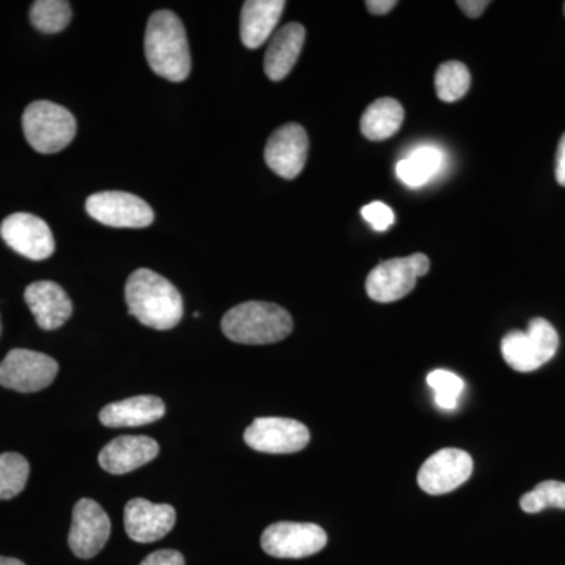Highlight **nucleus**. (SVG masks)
Masks as SVG:
<instances>
[{
	"label": "nucleus",
	"mask_w": 565,
	"mask_h": 565,
	"mask_svg": "<svg viewBox=\"0 0 565 565\" xmlns=\"http://www.w3.org/2000/svg\"><path fill=\"white\" fill-rule=\"evenodd\" d=\"M129 315L154 330H170L181 322L184 305L173 282L150 269L131 274L125 288Z\"/></svg>",
	"instance_id": "nucleus-1"
},
{
	"label": "nucleus",
	"mask_w": 565,
	"mask_h": 565,
	"mask_svg": "<svg viewBox=\"0 0 565 565\" xmlns=\"http://www.w3.org/2000/svg\"><path fill=\"white\" fill-rule=\"evenodd\" d=\"M145 55L150 68L163 79H188L192 68L188 33L173 11L159 10L151 14L145 32Z\"/></svg>",
	"instance_id": "nucleus-2"
},
{
	"label": "nucleus",
	"mask_w": 565,
	"mask_h": 565,
	"mask_svg": "<svg viewBox=\"0 0 565 565\" xmlns=\"http://www.w3.org/2000/svg\"><path fill=\"white\" fill-rule=\"evenodd\" d=\"M292 318L285 308L267 302H245L232 308L222 319L228 340L239 344L278 343L292 332Z\"/></svg>",
	"instance_id": "nucleus-3"
},
{
	"label": "nucleus",
	"mask_w": 565,
	"mask_h": 565,
	"mask_svg": "<svg viewBox=\"0 0 565 565\" xmlns=\"http://www.w3.org/2000/svg\"><path fill=\"white\" fill-rule=\"evenodd\" d=\"M22 129L33 150L54 154L65 150L74 140L77 122L65 107L51 102H35L29 104L22 115Z\"/></svg>",
	"instance_id": "nucleus-4"
},
{
	"label": "nucleus",
	"mask_w": 565,
	"mask_h": 565,
	"mask_svg": "<svg viewBox=\"0 0 565 565\" xmlns=\"http://www.w3.org/2000/svg\"><path fill=\"white\" fill-rule=\"evenodd\" d=\"M559 348V334L544 318L531 319L526 332L512 330L501 341V353L512 370L533 373L548 363Z\"/></svg>",
	"instance_id": "nucleus-5"
},
{
	"label": "nucleus",
	"mask_w": 565,
	"mask_h": 565,
	"mask_svg": "<svg viewBox=\"0 0 565 565\" xmlns=\"http://www.w3.org/2000/svg\"><path fill=\"white\" fill-rule=\"evenodd\" d=\"M430 262L423 253L379 264L366 278V292L379 303L396 302L414 291L419 277L427 275Z\"/></svg>",
	"instance_id": "nucleus-6"
},
{
	"label": "nucleus",
	"mask_w": 565,
	"mask_h": 565,
	"mask_svg": "<svg viewBox=\"0 0 565 565\" xmlns=\"http://www.w3.org/2000/svg\"><path fill=\"white\" fill-rule=\"evenodd\" d=\"M58 364L46 353L13 349L0 363V385L20 393L47 388L57 377Z\"/></svg>",
	"instance_id": "nucleus-7"
},
{
	"label": "nucleus",
	"mask_w": 565,
	"mask_h": 565,
	"mask_svg": "<svg viewBox=\"0 0 565 565\" xmlns=\"http://www.w3.org/2000/svg\"><path fill=\"white\" fill-rule=\"evenodd\" d=\"M327 542L326 531L315 523L278 522L267 526L262 535L264 552L280 559L313 556L326 548Z\"/></svg>",
	"instance_id": "nucleus-8"
},
{
	"label": "nucleus",
	"mask_w": 565,
	"mask_h": 565,
	"mask_svg": "<svg viewBox=\"0 0 565 565\" xmlns=\"http://www.w3.org/2000/svg\"><path fill=\"white\" fill-rule=\"evenodd\" d=\"M85 210L96 222L114 228H147L154 222L150 204L128 192L93 193Z\"/></svg>",
	"instance_id": "nucleus-9"
},
{
	"label": "nucleus",
	"mask_w": 565,
	"mask_h": 565,
	"mask_svg": "<svg viewBox=\"0 0 565 565\" xmlns=\"http://www.w3.org/2000/svg\"><path fill=\"white\" fill-rule=\"evenodd\" d=\"M245 444L266 455H292L310 444V430L289 418H256L244 434Z\"/></svg>",
	"instance_id": "nucleus-10"
},
{
	"label": "nucleus",
	"mask_w": 565,
	"mask_h": 565,
	"mask_svg": "<svg viewBox=\"0 0 565 565\" xmlns=\"http://www.w3.org/2000/svg\"><path fill=\"white\" fill-rule=\"evenodd\" d=\"M110 530L109 515L102 505L90 498H82L73 509L68 535L71 552L81 559H92L106 546Z\"/></svg>",
	"instance_id": "nucleus-11"
},
{
	"label": "nucleus",
	"mask_w": 565,
	"mask_h": 565,
	"mask_svg": "<svg viewBox=\"0 0 565 565\" xmlns=\"http://www.w3.org/2000/svg\"><path fill=\"white\" fill-rule=\"evenodd\" d=\"M0 236L10 248L33 262H43L55 252L50 225L29 212L9 215L0 225Z\"/></svg>",
	"instance_id": "nucleus-12"
},
{
	"label": "nucleus",
	"mask_w": 565,
	"mask_h": 565,
	"mask_svg": "<svg viewBox=\"0 0 565 565\" xmlns=\"http://www.w3.org/2000/svg\"><path fill=\"white\" fill-rule=\"evenodd\" d=\"M473 473V459L467 451L445 448L430 456L419 468L418 486L429 494H445L459 489Z\"/></svg>",
	"instance_id": "nucleus-13"
},
{
	"label": "nucleus",
	"mask_w": 565,
	"mask_h": 565,
	"mask_svg": "<svg viewBox=\"0 0 565 565\" xmlns=\"http://www.w3.org/2000/svg\"><path fill=\"white\" fill-rule=\"evenodd\" d=\"M307 131L297 122H288L274 131L264 151V159L274 173L285 180H296L308 158Z\"/></svg>",
	"instance_id": "nucleus-14"
},
{
	"label": "nucleus",
	"mask_w": 565,
	"mask_h": 565,
	"mask_svg": "<svg viewBox=\"0 0 565 565\" xmlns=\"http://www.w3.org/2000/svg\"><path fill=\"white\" fill-rule=\"evenodd\" d=\"M177 523V511L170 504L150 503L134 498L125 508V530L132 541L151 544L166 537Z\"/></svg>",
	"instance_id": "nucleus-15"
},
{
	"label": "nucleus",
	"mask_w": 565,
	"mask_h": 565,
	"mask_svg": "<svg viewBox=\"0 0 565 565\" xmlns=\"http://www.w3.org/2000/svg\"><path fill=\"white\" fill-rule=\"evenodd\" d=\"M159 455V444L145 435H122L104 446L98 460L103 470L126 475L150 463Z\"/></svg>",
	"instance_id": "nucleus-16"
},
{
	"label": "nucleus",
	"mask_w": 565,
	"mask_h": 565,
	"mask_svg": "<svg viewBox=\"0 0 565 565\" xmlns=\"http://www.w3.org/2000/svg\"><path fill=\"white\" fill-rule=\"evenodd\" d=\"M25 303L35 316L40 329L57 330L73 315V302L61 285L54 281H35L25 288Z\"/></svg>",
	"instance_id": "nucleus-17"
},
{
	"label": "nucleus",
	"mask_w": 565,
	"mask_h": 565,
	"mask_svg": "<svg viewBox=\"0 0 565 565\" xmlns=\"http://www.w3.org/2000/svg\"><path fill=\"white\" fill-rule=\"evenodd\" d=\"M305 35L299 22H289L274 33L264 57V71L270 81L280 82L291 73L303 50Z\"/></svg>",
	"instance_id": "nucleus-18"
},
{
	"label": "nucleus",
	"mask_w": 565,
	"mask_h": 565,
	"mask_svg": "<svg viewBox=\"0 0 565 565\" xmlns=\"http://www.w3.org/2000/svg\"><path fill=\"white\" fill-rule=\"evenodd\" d=\"M286 2L282 0H247L241 13V40L248 50H258L273 39Z\"/></svg>",
	"instance_id": "nucleus-19"
},
{
	"label": "nucleus",
	"mask_w": 565,
	"mask_h": 565,
	"mask_svg": "<svg viewBox=\"0 0 565 565\" xmlns=\"http://www.w3.org/2000/svg\"><path fill=\"white\" fill-rule=\"evenodd\" d=\"M166 415V404L158 396H134L106 405L99 422L106 427H137L159 422Z\"/></svg>",
	"instance_id": "nucleus-20"
},
{
	"label": "nucleus",
	"mask_w": 565,
	"mask_h": 565,
	"mask_svg": "<svg viewBox=\"0 0 565 565\" xmlns=\"http://www.w3.org/2000/svg\"><path fill=\"white\" fill-rule=\"evenodd\" d=\"M404 115L403 104L396 99H377L364 110L360 128L367 140H386L399 131L404 122Z\"/></svg>",
	"instance_id": "nucleus-21"
},
{
	"label": "nucleus",
	"mask_w": 565,
	"mask_h": 565,
	"mask_svg": "<svg viewBox=\"0 0 565 565\" xmlns=\"http://www.w3.org/2000/svg\"><path fill=\"white\" fill-rule=\"evenodd\" d=\"M444 163V154L433 147L416 148L408 158L397 162L396 174L408 188H419L433 180Z\"/></svg>",
	"instance_id": "nucleus-22"
},
{
	"label": "nucleus",
	"mask_w": 565,
	"mask_h": 565,
	"mask_svg": "<svg viewBox=\"0 0 565 565\" xmlns=\"http://www.w3.org/2000/svg\"><path fill=\"white\" fill-rule=\"evenodd\" d=\"M470 71L463 63L451 61L438 66L435 73V90L444 103H456L470 90Z\"/></svg>",
	"instance_id": "nucleus-23"
},
{
	"label": "nucleus",
	"mask_w": 565,
	"mask_h": 565,
	"mask_svg": "<svg viewBox=\"0 0 565 565\" xmlns=\"http://www.w3.org/2000/svg\"><path fill=\"white\" fill-rule=\"evenodd\" d=\"M73 9L66 0H36L31 9L33 28L43 33H58L68 28Z\"/></svg>",
	"instance_id": "nucleus-24"
},
{
	"label": "nucleus",
	"mask_w": 565,
	"mask_h": 565,
	"mask_svg": "<svg viewBox=\"0 0 565 565\" xmlns=\"http://www.w3.org/2000/svg\"><path fill=\"white\" fill-rule=\"evenodd\" d=\"M29 467L28 459L17 452L0 455V500H11L18 497L28 484Z\"/></svg>",
	"instance_id": "nucleus-25"
},
{
	"label": "nucleus",
	"mask_w": 565,
	"mask_h": 565,
	"mask_svg": "<svg viewBox=\"0 0 565 565\" xmlns=\"http://www.w3.org/2000/svg\"><path fill=\"white\" fill-rule=\"evenodd\" d=\"M520 508L526 514H539L548 508L564 509L565 511V482H541L534 487V490L523 494Z\"/></svg>",
	"instance_id": "nucleus-26"
},
{
	"label": "nucleus",
	"mask_w": 565,
	"mask_h": 565,
	"mask_svg": "<svg viewBox=\"0 0 565 565\" xmlns=\"http://www.w3.org/2000/svg\"><path fill=\"white\" fill-rule=\"evenodd\" d=\"M427 385L434 390L435 403L444 411H455L457 401L465 388V382L459 375L446 370H435L427 375Z\"/></svg>",
	"instance_id": "nucleus-27"
},
{
	"label": "nucleus",
	"mask_w": 565,
	"mask_h": 565,
	"mask_svg": "<svg viewBox=\"0 0 565 565\" xmlns=\"http://www.w3.org/2000/svg\"><path fill=\"white\" fill-rule=\"evenodd\" d=\"M362 215L364 221L370 223L375 232H386L394 223V214L392 207L385 203L374 202L363 206Z\"/></svg>",
	"instance_id": "nucleus-28"
},
{
	"label": "nucleus",
	"mask_w": 565,
	"mask_h": 565,
	"mask_svg": "<svg viewBox=\"0 0 565 565\" xmlns=\"http://www.w3.org/2000/svg\"><path fill=\"white\" fill-rule=\"evenodd\" d=\"M184 556L177 550H159L145 557L140 565H184Z\"/></svg>",
	"instance_id": "nucleus-29"
},
{
	"label": "nucleus",
	"mask_w": 565,
	"mask_h": 565,
	"mask_svg": "<svg viewBox=\"0 0 565 565\" xmlns=\"http://www.w3.org/2000/svg\"><path fill=\"white\" fill-rule=\"evenodd\" d=\"M457 6L460 7V10H462L468 18L476 20V18H479L484 13L487 7L490 6V2H487V0H459Z\"/></svg>",
	"instance_id": "nucleus-30"
},
{
	"label": "nucleus",
	"mask_w": 565,
	"mask_h": 565,
	"mask_svg": "<svg viewBox=\"0 0 565 565\" xmlns=\"http://www.w3.org/2000/svg\"><path fill=\"white\" fill-rule=\"evenodd\" d=\"M364 6H366L370 13L382 17V14L390 13L397 6V2L396 0H367Z\"/></svg>",
	"instance_id": "nucleus-31"
},
{
	"label": "nucleus",
	"mask_w": 565,
	"mask_h": 565,
	"mask_svg": "<svg viewBox=\"0 0 565 565\" xmlns=\"http://www.w3.org/2000/svg\"><path fill=\"white\" fill-rule=\"evenodd\" d=\"M556 181L565 188V132L561 137L556 152Z\"/></svg>",
	"instance_id": "nucleus-32"
},
{
	"label": "nucleus",
	"mask_w": 565,
	"mask_h": 565,
	"mask_svg": "<svg viewBox=\"0 0 565 565\" xmlns=\"http://www.w3.org/2000/svg\"><path fill=\"white\" fill-rule=\"evenodd\" d=\"M0 565H25V564L21 563L20 559H14V557L0 556Z\"/></svg>",
	"instance_id": "nucleus-33"
},
{
	"label": "nucleus",
	"mask_w": 565,
	"mask_h": 565,
	"mask_svg": "<svg viewBox=\"0 0 565 565\" xmlns=\"http://www.w3.org/2000/svg\"><path fill=\"white\" fill-rule=\"evenodd\" d=\"M564 11H565V6H564Z\"/></svg>",
	"instance_id": "nucleus-34"
}]
</instances>
